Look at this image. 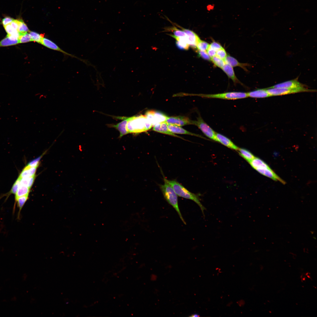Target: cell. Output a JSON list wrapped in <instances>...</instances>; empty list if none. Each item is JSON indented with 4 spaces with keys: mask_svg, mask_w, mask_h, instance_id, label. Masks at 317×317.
<instances>
[{
    "mask_svg": "<svg viewBox=\"0 0 317 317\" xmlns=\"http://www.w3.org/2000/svg\"><path fill=\"white\" fill-rule=\"evenodd\" d=\"M222 69L235 84L240 83L242 84L236 76L232 67L225 63Z\"/></svg>",
    "mask_w": 317,
    "mask_h": 317,
    "instance_id": "obj_15",
    "label": "cell"
},
{
    "mask_svg": "<svg viewBox=\"0 0 317 317\" xmlns=\"http://www.w3.org/2000/svg\"><path fill=\"white\" fill-rule=\"evenodd\" d=\"M176 25L180 28L186 34L188 43L189 46L194 48H196L197 45L200 40L197 35L193 31L184 28L175 24Z\"/></svg>",
    "mask_w": 317,
    "mask_h": 317,
    "instance_id": "obj_8",
    "label": "cell"
},
{
    "mask_svg": "<svg viewBox=\"0 0 317 317\" xmlns=\"http://www.w3.org/2000/svg\"><path fill=\"white\" fill-rule=\"evenodd\" d=\"M165 122L168 124L181 126L189 124L194 125L195 121L192 120L185 116H177L168 117Z\"/></svg>",
    "mask_w": 317,
    "mask_h": 317,
    "instance_id": "obj_7",
    "label": "cell"
},
{
    "mask_svg": "<svg viewBox=\"0 0 317 317\" xmlns=\"http://www.w3.org/2000/svg\"><path fill=\"white\" fill-rule=\"evenodd\" d=\"M130 117H118L117 118L121 119L123 120L116 124H110L108 125L109 127L114 128L117 129L119 132V138H121L123 136L129 134L127 130V122L130 119Z\"/></svg>",
    "mask_w": 317,
    "mask_h": 317,
    "instance_id": "obj_9",
    "label": "cell"
},
{
    "mask_svg": "<svg viewBox=\"0 0 317 317\" xmlns=\"http://www.w3.org/2000/svg\"><path fill=\"white\" fill-rule=\"evenodd\" d=\"M195 125L200 129L204 135L209 139L217 141L215 132L199 116L195 121Z\"/></svg>",
    "mask_w": 317,
    "mask_h": 317,
    "instance_id": "obj_6",
    "label": "cell"
},
{
    "mask_svg": "<svg viewBox=\"0 0 317 317\" xmlns=\"http://www.w3.org/2000/svg\"><path fill=\"white\" fill-rule=\"evenodd\" d=\"M29 34L31 36L32 41L40 43L44 35L33 31H30Z\"/></svg>",
    "mask_w": 317,
    "mask_h": 317,
    "instance_id": "obj_28",
    "label": "cell"
},
{
    "mask_svg": "<svg viewBox=\"0 0 317 317\" xmlns=\"http://www.w3.org/2000/svg\"><path fill=\"white\" fill-rule=\"evenodd\" d=\"M209 98H216L227 100H235L248 97L247 93L242 92H227L215 94H192L190 95Z\"/></svg>",
    "mask_w": 317,
    "mask_h": 317,
    "instance_id": "obj_4",
    "label": "cell"
},
{
    "mask_svg": "<svg viewBox=\"0 0 317 317\" xmlns=\"http://www.w3.org/2000/svg\"><path fill=\"white\" fill-rule=\"evenodd\" d=\"M249 163L251 166L255 170L258 169L267 167L269 166L263 161L258 158L255 157Z\"/></svg>",
    "mask_w": 317,
    "mask_h": 317,
    "instance_id": "obj_20",
    "label": "cell"
},
{
    "mask_svg": "<svg viewBox=\"0 0 317 317\" xmlns=\"http://www.w3.org/2000/svg\"><path fill=\"white\" fill-rule=\"evenodd\" d=\"M206 52L210 58L216 55V51L211 48L209 46Z\"/></svg>",
    "mask_w": 317,
    "mask_h": 317,
    "instance_id": "obj_40",
    "label": "cell"
},
{
    "mask_svg": "<svg viewBox=\"0 0 317 317\" xmlns=\"http://www.w3.org/2000/svg\"><path fill=\"white\" fill-rule=\"evenodd\" d=\"M40 43L50 49L59 51L65 53L54 43L47 38H43Z\"/></svg>",
    "mask_w": 317,
    "mask_h": 317,
    "instance_id": "obj_22",
    "label": "cell"
},
{
    "mask_svg": "<svg viewBox=\"0 0 317 317\" xmlns=\"http://www.w3.org/2000/svg\"><path fill=\"white\" fill-rule=\"evenodd\" d=\"M152 126L146 116L141 114L130 117L127 130L129 133L137 134L148 130Z\"/></svg>",
    "mask_w": 317,
    "mask_h": 317,
    "instance_id": "obj_1",
    "label": "cell"
},
{
    "mask_svg": "<svg viewBox=\"0 0 317 317\" xmlns=\"http://www.w3.org/2000/svg\"><path fill=\"white\" fill-rule=\"evenodd\" d=\"M209 45L207 42L200 40L197 45L196 48L199 50L206 51Z\"/></svg>",
    "mask_w": 317,
    "mask_h": 317,
    "instance_id": "obj_29",
    "label": "cell"
},
{
    "mask_svg": "<svg viewBox=\"0 0 317 317\" xmlns=\"http://www.w3.org/2000/svg\"><path fill=\"white\" fill-rule=\"evenodd\" d=\"M209 47L216 51L222 48L219 43L215 42H212L209 45Z\"/></svg>",
    "mask_w": 317,
    "mask_h": 317,
    "instance_id": "obj_37",
    "label": "cell"
},
{
    "mask_svg": "<svg viewBox=\"0 0 317 317\" xmlns=\"http://www.w3.org/2000/svg\"><path fill=\"white\" fill-rule=\"evenodd\" d=\"M43 155H42L36 158L31 161L28 163L27 165L31 167H38L40 161Z\"/></svg>",
    "mask_w": 317,
    "mask_h": 317,
    "instance_id": "obj_34",
    "label": "cell"
},
{
    "mask_svg": "<svg viewBox=\"0 0 317 317\" xmlns=\"http://www.w3.org/2000/svg\"><path fill=\"white\" fill-rule=\"evenodd\" d=\"M237 151L240 155L248 162L255 157L252 153L245 149L239 148Z\"/></svg>",
    "mask_w": 317,
    "mask_h": 317,
    "instance_id": "obj_23",
    "label": "cell"
},
{
    "mask_svg": "<svg viewBox=\"0 0 317 317\" xmlns=\"http://www.w3.org/2000/svg\"><path fill=\"white\" fill-rule=\"evenodd\" d=\"M29 31V29L26 24L23 20H21L18 29V32L19 33H25Z\"/></svg>",
    "mask_w": 317,
    "mask_h": 317,
    "instance_id": "obj_33",
    "label": "cell"
},
{
    "mask_svg": "<svg viewBox=\"0 0 317 317\" xmlns=\"http://www.w3.org/2000/svg\"><path fill=\"white\" fill-rule=\"evenodd\" d=\"M19 36L18 39L19 43L32 41L30 35L27 32L19 33Z\"/></svg>",
    "mask_w": 317,
    "mask_h": 317,
    "instance_id": "obj_26",
    "label": "cell"
},
{
    "mask_svg": "<svg viewBox=\"0 0 317 317\" xmlns=\"http://www.w3.org/2000/svg\"><path fill=\"white\" fill-rule=\"evenodd\" d=\"M153 130L163 134L179 138L185 140L183 138L171 132L168 128V124L165 122L157 124L154 126Z\"/></svg>",
    "mask_w": 317,
    "mask_h": 317,
    "instance_id": "obj_12",
    "label": "cell"
},
{
    "mask_svg": "<svg viewBox=\"0 0 317 317\" xmlns=\"http://www.w3.org/2000/svg\"><path fill=\"white\" fill-rule=\"evenodd\" d=\"M217 142H219L227 147L237 151L239 147L235 145L226 136L218 133H216Z\"/></svg>",
    "mask_w": 317,
    "mask_h": 317,
    "instance_id": "obj_13",
    "label": "cell"
},
{
    "mask_svg": "<svg viewBox=\"0 0 317 317\" xmlns=\"http://www.w3.org/2000/svg\"><path fill=\"white\" fill-rule=\"evenodd\" d=\"M211 60L215 66L222 69L225 64L223 60L216 55L211 58Z\"/></svg>",
    "mask_w": 317,
    "mask_h": 317,
    "instance_id": "obj_27",
    "label": "cell"
},
{
    "mask_svg": "<svg viewBox=\"0 0 317 317\" xmlns=\"http://www.w3.org/2000/svg\"><path fill=\"white\" fill-rule=\"evenodd\" d=\"M35 175L29 178L28 187L30 188L32 186L35 178Z\"/></svg>",
    "mask_w": 317,
    "mask_h": 317,
    "instance_id": "obj_41",
    "label": "cell"
},
{
    "mask_svg": "<svg viewBox=\"0 0 317 317\" xmlns=\"http://www.w3.org/2000/svg\"><path fill=\"white\" fill-rule=\"evenodd\" d=\"M256 170L260 174L274 180L279 181L284 184L285 183V182L278 176L269 166L258 169Z\"/></svg>",
    "mask_w": 317,
    "mask_h": 317,
    "instance_id": "obj_11",
    "label": "cell"
},
{
    "mask_svg": "<svg viewBox=\"0 0 317 317\" xmlns=\"http://www.w3.org/2000/svg\"><path fill=\"white\" fill-rule=\"evenodd\" d=\"M37 168L31 167L27 165L23 168L19 177L20 178L28 177L35 175Z\"/></svg>",
    "mask_w": 317,
    "mask_h": 317,
    "instance_id": "obj_21",
    "label": "cell"
},
{
    "mask_svg": "<svg viewBox=\"0 0 317 317\" xmlns=\"http://www.w3.org/2000/svg\"><path fill=\"white\" fill-rule=\"evenodd\" d=\"M247 93L248 97L254 98H264L271 97L266 89H258Z\"/></svg>",
    "mask_w": 317,
    "mask_h": 317,
    "instance_id": "obj_16",
    "label": "cell"
},
{
    "mask_svg": "<svg viewBox=\"0 0 317 317\" xmlns=\"http://www.w3.org/2000/svg\"><path fill=\"white\" fill-rule=\"evenodd\" d=\"M191 316V317H198V316H199L198 314H193L191 316Z\"/></svg>",
    "mask_w": 317,
    "mask_h": 317,
    "instance_id": "obj_42",
    "label": "cell"
},
{
    "mask_svg": "<svg viewBox=\"0 0 317 317\" xmlns=\"http://www.w3.org/2000/svg\"><path fill=\"white\" fill-rule=\"evenodd\" d=\"M30 189L27 186L20 185L18 190L15 194V200L19 197L28 195Z\"/></svg>",
    "mask_w": 317,
    "mask_h": 317,
    "instance_id": "obj_24",
    "label": "cell"
},
{
    "mask_svg": "<svg viewBox=\"0 0 317 317\" xmlns=\"http://www.w3.org/2000/svg\"><path fill=\"white\" fill-rule=\"evenodd\" d=\"M20 185V178L19 177H18L14 183L11 190L9 193L8 194L6 195L7 196L8 195V197L9 196V195L11 194H15L18 190Z\"/></svg>",
    "mask_w": 317,
    "mask_h": 317,
    "instance_id": "obj_30",
    "label": "cell"
},
{
    "mask_svg": "<svg viewBox=\"0 0 317 317\" xmlns=\"http://www.w3.org/2000/svg\"><path fill=\"white\" fill-rule=\"evenodd\" d=\"M198 55L203 59L206 60H211V58L206 51H201L198 50L197 51Z\"/></svg>",
    "mask_w": 317,
    "mask_h": 317,
    "instance_id": "obj_36",
    "label": "cell"
},
{
    "mask_svg": "<svg viewBox=\"0 0 317 317\" xmlns=\"http://www.w3.org/2000/svg\"><path fill=\"white\" fill-rule=\"evenodd\" d=\"M14 20L13 18L9 17H6L2 20V24L4 27L5 26L10 24Z\"/></svg>",
    "mask_w": 317,
    "mask_h": 317,
    "instance_id": "obj_38",
    "label": "cell"
},
{
    "mask_svg": "<svg viewBox=\"0 0 317 317\" xmlns=\"http://www.w3.org/2000/svg\"><path fill=\"white\" fill-rule=\"evenodd\" d=\"M165 180L173 188L177 195L186 199L191 200L195 202L200 207L203 216L204 211L206 208L201 203L198 195L188 190L178 182L174 180H168L163 176Z\"/></svg>",
    "mask_w": 317,
    "mask_h": 317,
    "instance_id": "obj_2",
    "label": "cell"
},
{
    "mask_svg": "<svg viewBox=\"0 0 317 317\" xmlns=\"http://www.w3.org/2000/svg\"><path fill=\"white\" fill-rule=\"evenodd\" d=\"M164 183L160 185V188L163 195L167 202L172 206L178 213L183 223L186 224L180 211L178 203L177 195L173 188L164 179Z\"/></svg>",
    "mask_w": 317,
    "mask_h": 317,
    "instance_id": "obj_3",
    "label": "cell"
},
{
    "mask_svg": "<svg viewBox=\"0 0 317 317\" xmlns=\"http://www.w3.org/2000/svg\"><path fill=\"white\" fill-rule=\"evenodd\" d=\"M21 20H14L10 23L13 28L15 30L18 31V29L20 22Z\"/></svg>",
    "mask_w": 317,
    "mask_h": 317,
    "instance_id": "obj_39",
    "label": "cell"
},
{
    "mask_svg": "<svg viewBox=\"0 0 317 317\" xmlns=\"http://www.w3.org/2000/svg\"><path fill=\"white\" fill-rule=\"evenodd\" d=\"M4 28L8 34L12 35L18 32L17 31L14 29L10 24L5 26H4Z\"/></svg>",
    "mask_w": 317,
    "mask_h": 317,
    "instance_id": "obj_35",
    "label": "cell"
},
{
    "mask_svg": "<svg viewBox=\"0 0 317 317\" xmlns=\"http://www.w3.org/2000/svg\"><path fill=\"white\" fill-rule=\"evenodd\" d=\"M19 43L18 40H13L6 36L0 41V47L16 45Z\"/></svg>",
    "mask_w": 317,
    "mask_h": 317,
    "instance_id": "obj_25",
    "label": "cell"
},
{
    "mask_svg": "<svg viewBox=\"0 0 317 317\" xmlns=\"http://www.w3.org/2000/svg\"><path fill=\"white\" fill-rule=\"evenodd\" d=\"M170 31H172L174 34L173 35L177 36L186 37L187 35L182 30H180L176 28L175 27L170 28Z\"/></svg>",
    "mask_w": 317,
    "mask_h": 317,
    "instance_id": "obj_31",
    "label": "cell"
},
{
    "mask_svg": "<svg viewBox=\"0 0 317 317\" xmlns=\"http://www.w3.org/2000/svg\"><path fill=\"white\" fill-rule=\"evenodd\" d=\"M227 55L225 50L223 47L217 50L216 52V55L224 61Z\"/></svg>",
    "mask_w": 317,
    "mask_h": 317,
    "instance_id": "obj_32",
    "label": "cell"
},
{
    "mask_svg": "<svg viewBox=\"0 0 317 317\" xmlns=\"http://www.w3.org/2000/svg\"><path fill=\"white\" fill-rule=\"evenodd\" d=\"M305 86V85L300 82L297 79H295L277 84L268 88H295Z\"/></svg>",
    "mask_w": 317,
    "mask_h": 317,
    "instance_id": "obj_10",
    "label": "cell"
},
{
    "mask_svg": "<svg viewBox=\"0 0 317 317\" xmlns=\"http://www.w3.org/2000/svg\"><path fill=\"white\" fill-rule=\"evenodd\" d=\"M28 195H27L19 197L15 200L13 212L14 213L15 209L16 204V203L19 209L17 218L18 220L20 219L21 210L28 199Z\"/></svg>",
    "mask_w": 317,
    "mask_h": 317,
    "instance_id": "obj_19",
    "label": "cell"
},
{
    "mask_svg": "<svg viewBox=\"0 0 317 317\" xmlns=\"http://www.w3.org/2000/svg\"><path fill=\"white\" fill-rule=\"evenodd\" d=\"M168 127L169 129L174 134H187L205 139L201 135L190 132L177 125L168 124Z\"/></svg>",
    "mask_w": 317,
    "mask_h": 317,
    "instance_id": "obj_14",
    "label": "cell"
},
{
    "mask_svg": "<svg viewBox=\"0 0 317 317\" xmlns=\"http://www.w3.org/2000/svg\"><path fill=\"white\" fill-rule=\"evenodd\" d=\"M271 96L286 95L303 92H315L314 90L309 89L302 87L295 88H267L266 89Z\"/></svg>",
    "mask_w": 317,
    "mask_h": 317,
    "instance_id": "obj_5",
    "label": "cell"
},
{
    "mask_svg": "<svg viewBox=\"0 0 317 317\" xmlns=\"http://www.w3.org/2000/svg\"><path fill=\"white\" fill-rule=\"evenodd\" d=\"M176 40V44L177 47L180 49L188 50L189 48L187 38L186 37L177 36L173 35H170Z\"/></svg>",
    "mask_w": 317,
    "mask_h": 317,
    "instance_id": "obj_17",
    "label": "cell"
},
{
    "mask_svg": "<svg viewBox=\"0 0 317 317\" xmlns=\"http://www.w3.org/2000/svg\"><path fill=\"white\" fill-rule=\"evenodd\" d=\"M224 61L225 63L229 65L232 67H239L245 71H247L246 67L248 66V64L240 63L236 59L231 56L227 55L224 60Z\"/></svg>",
    "mask_w": 317,
    "mask_h": 317,
    "instance_id": "obj_18",
    "label": "cell"
}]
</instances>
